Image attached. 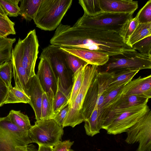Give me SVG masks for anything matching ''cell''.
I'll return each mask as SVG.
<instances>
[{
	"instance_id": "obj_37",
	"label": "cell",
	"mask_w": 151,
	"mask_h": 151,
	"mask_svg": "<svg viewBox=\"0 0 151 151\" xmlns=\"http://www.w3.org/2000/svg\"><path fill=\"white\" fill-rule=\"evenodd\" d=\"M139 23L151 22V0L148 1L139 11L135 17Z\"/></svg>"
},
{
	"instance_id": "obj_47",
	"label": "cell",
	"mask_w": 151,
	"mask_h": 151,
	"mask_svg": "<svg viewBox=\"0 0 151 151\" xmlns=\"http://www.w3.org/2000/svg\"><path fill=\"white\" fill-rule=\"evenodd\" d=\"M30 151H36L34 146L32 145H30Z\"/></svg>"
},
{
	"instance_id": "obj_49",
	"label": "cell",
	"mask_w": 151,
	"mask_h": 151,
	"mask_svg": "<svg viewBox=\"0 0 151 151\" xmlns=\"http://www.w3.org/2000/svg\"></svg>"
},
{
	"instance_id": "obj_5",
	"label": "cell",
	"mask_w": 151,
	"mask_h": 151,
	"mask_svg": "<svg viewBox=\"0 0 151 151\" xmlns=\"http://www.w3.org/2000/svg\"><path fill=\"white\" fill-rule=\"evenodd\" d=\"M99 71L98 66L88 64L84 67L83 79L81 88L73 102L69 107L63 128L74 127L84 121L82 106L88 90Z\"/></svg>"
},
{
	"instance_id": "obj_35",
	"label": "cell",
	"mask_w": 151,
	"mask_h": 151,
	"mask_svg": "<svg viewBox=\"0 0 151 151\" xmlns=\"http://www.w3.org/2000/svg\"><path fill=\"white\" fill-rule=\"evenodd\" d=\"M132 48L143 55L151 58V36L136 42L133 45Z\"/></svg>"
},
{
	"instance_id": "obj_25",
	"label": "cell",
	"mask_w": 151,
	"mask_h": 151,
	"mask_svg": "<svg viewBox=\"0 0 151 151\" xmlns=\"http://www.w3.org/2000/svg\"><path fill=\"white\" fill-rule=\"evenodd\" d=\"M16 41L15 38H0V65L6 62L12 60V46Z\"/></svg>"
},
{
	"instance_id": "obj_9",
	"label": "cell",
	"mask_w": 151,
	"mask_h": 151,
	"mask_svg": "<svg viewBox=\"0 0 151 151\" xmlns=\"http://www.w3.org/2000/svg\"><path fill=\"white\" fill-rule=\"evenodd\" d=\"M42 58L49 62L64 88L67 89L72 86L73 73L67 65L64 50L59 47L49 45L43 49L39 58Z\"/></svg>"
},
{
	"instance_id": "obj_44",
	"label": "cell",
	"mask_w": 151,
	"mask_h": 151,
	"mask_svg": "<svg viewBox=\"0 0 151 151\" xmlns=\"http://www.w3.org/2000/svg\"><path fill=\"white\" fill-rule=\"evenodd\" d=\"M16 151H30L29 145L24 146L16 147Z\"/></svg>"
},
{
	"instance_id": "obj_8",
	"label": "cell",
	"mask_w": 151,
	"mask_h": 151,
	"mask_svg": "<svg viewBox=\"0 0 151 151\" xmlns=\"http://www.w3.org/2000/svg\"><path fill=\"white\" fill-rule=\"evenodd\" d=\"M63 128L53 119L36 121L29 131V136L32 143L38 145L54 147L61 142Z\"/></svg>"
},
{
	"instance_id": "obj_40",
	"label": "cell",
	"mask_w": 151,
	"mask_h": 151,
	"mask_svg": "<svg viewBox=\"0 0 151 151\" xmlns=\"http://www.w3.org/2000/svg\"><path fill=\"white\" fill-rule=\"evenodd\" d=\"M69 109V103L55 114L53 119L59 125L62 126Z\"/></svg>"
},
{
	"instance_id": "obj_14",
	"label": "cell",
	"mask_w": 151,
	"mask_h": 151,
	"mask_svg": "<svg viewBox=\"0 0 151 151\" xmlns=\"http://www.w3.org/2000/svg\"><path fill=\"white\" fill-rule=\"evenodd\" d=\"M43 92L36 74L29 79L27 86V92L30 99L29 104L34 111L36 121L41 120V106Z\"/></svg>"
},
{
	"instance_id": "obj_13",
	"label": "cell",
	"mask_w": 151,
	"mask_h": 151,
	"mask_svg": "<svg viewBox=\"0 0 151 151\" xmlns=\"http://www.w3.org/2000/svg\"><path fill=\"white\" fill-rule=\"evenodd\" d=\"M121 95H136L151 98V75L132 80L125 85Z\"/></svg>"
},
{
	"instance_id": "obj_27",
	"label": "cell",
	"mask_w": 151,
	"mask_h": 151,
	"mask_svg": "<svg viewBox=\"0 0 151 151\" xmlns=\"http://www.w3.org/2000/svg\"><path fill=\"white\" fill-rule=\"evenodd\" d=\"M85 66L81 67L73 74V84L69 101V107L76 98L83 83Z\"/></svg>"
},
{
	"instance_id": "obj_39",
	"label": "cell",
	"mask_w": 151,
	"mask_h": 151,
	"mask_svg": "<svg viewBox=\"0 0 151 151\" xmlns=\"http://www.w3.org/2000/svg\"><path fill=\"white\" fill-rule=\"evenodd\" d=\"M126 84L120 86L110 91L104 93V97L102 110L114 99L121 91L122 88Z\"/></svg>"
},
{
	"instance_id": "obj_18",
	"label": "cell",
	"mask_w": 151,
	"mask_h": 151,
	"mask_svg": "<svg viewBox=\"0 0 151 151\" xmlns=\"http://www.w3.org/2000/svg\"><path fill=\"white\" fill-rule=\"evenodd\" d=\"M98 95V83L96 75L88 90L83 104L82 111L84 121L89 118L94 109Z\"/></svg>"
},
{
	"instance_id": "obj_16",
	"label": "cell",
	"mask_w": 151,
	"mask_h": 151,
	"mask_svg": "<svg viewBox=\"0 0 151 151\" xmlns=\"http://www.w3.org/2000/svg\"><path fill=\"white\" fill-rule=\"evenodd\" d=\"M60 47L63 50L82 59L88 64L98 66L105 64L109 58V55L104 52L86 49Z\"/></svg>"
},
{
	"instance_id": "obj_48",
	"label": "cell",
	"mask_w": 151,
	"mask_h": 151,
	"mask_svg": "<svg viewBox=\"0 0 151 151\" xmlns=\"http://www.w3.org/2000/svg\"><path fill=\"white\" fill-rule=\"evenodd\" d=\"M68 151H74L72 150H71V149H70L68 150Z\"/></svg>"
},
{
	"instance_id": "obj_1",
	"label": "cell",
	"mask_w": 151,
	"mask_h": 151,
	"mask_svg": "<svg viewBox=\"0 0 151 151\" xmlns=\"http://www.w3.org/2000/svg\"><path fill=\"white\" fill-rule=\"evenodd\" d=\"M51 44L63 47L86 49L104 52L109 57L134 51L114 31L71 26L60 24L50 40Z\"/></svg>"
},
{
	"instance_id": "obj_46",
	"label": "cell",
	"mask_w": 151,
	"mask_h": 151,
	"mask_svg": "<svg viewBox=\"0 0 151 151\" xmlns=\"http://www.w3.org/2000/svg\"><path fill=\"white\" fill-rule=\"evenodd\" d=\"M8 35L0 29V37H7Z\"/></svg>"
},
{
	"instance_id": "obj_22",
	"label": "cell",
	"mask_w": 151,
	"mask_h": 151,
	"mask_svg": "<svg viewBox=\"0 0 151 151\" xmlns=\"http://www.w3.org/2000/svg\"><path fill=\"white\" fill-rule=\"evenodd\" d=\"M42 0H20L19 15L27 21L35 19Z\"/></svg>"
},
{
	"instance_id": "obj_24",
	"label": "cell",
	"mask_w": 151,
	"mask_h": 151,
	"mask_svg": "<svg viewBox=\"0 0 151 151\" xmlns=\"http://www.w3.org/2000/svg\"><path fill=\"white\" fill-rule=\"evenodd\" d=\"M150 36H151V22L139 23L126 44L132 48L135 43Z\"/></svg>"
},
{
	"instance_id": "obj_32",
	"label": "cell",
	"mask_w": 151,
	"mask_h": 151,
	"mask_svg": "<svg viewBox=\"0 0 151 151\" xmlns=\"http://www.w3.org/2000/svg\"><path fill=\"white\" fill-rule=\"evenodd\" d=\"M13 75L12 60L6 62L0 65V78L8 89L12 87V79Z\"/></svg>"
},
{
	"instance_id": "obj_21",
	"label": "cell",
	"mask_w": 151,
	"mask_h": 151,
	"mask_svg": "<svg viewBox=\"0 0 151 151\" xmlns=\"http://www.w3.org/2000/svg\"><path fill=\"white\" fill-rule=\"evenodd\" d=\"M101 112L96 106L90 117L84 121V127L87 135L93 137L100 133L102 129Z\"/></svg>"
},
{
	"instance_id": "obj_17",
	"label": "cell",
	"mask_w": 151,
	"mask_h": 151,
	"mask_svg": "<svg viewBox=\"0 0 151 151\" xmlns=\"http://www.w3.org/2000/svg\"><path fill=\"white\" fill-rule=\"evenodd\" d=\"M103 12L133 13L138 8L137 1L132 0H99Z\"/></svg>"
},
{
	"instance_id": "obj_2",
	"label": "cell",
	"mask_w": 151,
	"mask_h": 151,
	"mask_svg": "<svg viewBox=\"0 0 151 151\" xmlns=\"http://www.w3.org/2000/svg\"><path fill=\"white\" fill-rule=\"evenodd\" d=\"M150 110L146 104L110 110L103 121L102 129L109 134L126 132Z\"/></svg>"
},
{
	"instance_id": "obj_45",
	"label": "cell",
	"mask_w": 151,
	"mask_h": 151,
	"mask_svg": "<svg viewBox=\"0 0 151 151\" xmlns=\"http://www.w3.org/2000/svg\"><path fill=\"white\" fill-rule=\"evenodd\" d=\"M7 16L5 12L0 4V17H5Z\"/></svg>"
},
{
	"instance_id": "obj_42",
	"label": "cell",
	"mask_w": 151,
	"mask_h": 151,
	"mask_svg": "<svg viewBox=\"0 0 151 151\" xmlns=\"http://www.w3.org/2000/svg\"><path fill=\"white\" fill-rule=\"evenodd\" d=\"M8 91V88L0 78V107L4 104Z\"/></svg>"
},
{
	"instance_id": "obj_31",
	"label": "cell",
	"mask_w": 151,
	"mask_h": 151,
	"mask_svg": "<svg viewBox=\"0 0 151 151\" xmlns=\"http://www.w3.org/2000/svg\"><path fill=\"white\" fill-rule=\"evenodd\" d=\"M113 74V72L98 71L96 74L98 83V97L104 95V93L109 86Z\"/></svg>"
},
{
	"instance_id": "obj_20",
	"label": "cell",
	"mask_w": 151,
	"mask_h": 151,
	"mask_svg": "<svg viewBox=\"0 0 151 151\" xmlns=\"http://www.w3.org/2000/svg\"><path fill=\"white\" fill-rule=\"evenodd\" d=\"M139 71L124 69L112 72H114L113 77L109 86L104 92L110 91L127 84L132 80Z\"/></svg>"
},
{
	"instance_id": "obj_7",
	"label": "cell",
	"mask_w": 151,
	"mask_h": 151,
	"mask_svg": "<svg viewBox=\"0 0 151 151\" xmlns=\"http://www.w3.org/2000/svg\"><path fill=\"white\" fill-rule=\"evenodd\" d=\"M100 67L101 71L112 72L128 69L139 70L151 68V58L142 55L138 51L124 52L109 57L107 62Z\"/></svg>"
},
{
	"instance_id": "obj_10",
	"label": "cell",
	"mask_w": 151,
	"mask_h": 151,
	"mask_svg": "<svg viewBox=\"0 0 151 151\" xmlns=\"http://www.w3.org/2000/svg\"><path fill=\"white\" fill-rule=\"evenodd\" d=\"M28 132L14 124L7 116L0 117V151H16V147L32 143Z\"/></svg>"
},
{
	"instance_id": "obj_3",
	"label": "cell",
	"mask_w": 151,
	"mask_h": 151,
	"mask_svg": "<svg viewBox=\"0 0 151 151\" xmlns=\"http://www.w3.org/2000/svg\"><path fill=\"white\" fill-rule=\"evenodd\" d=\"M72 1V0H42L33 20L36 27L45 31L55 29Z\"/></svg>"
},
{
	"instance_id": "obj_36",
	"label": "cell",
	"mask_w": 151,
	"mask_h": 151,
	"mask_svg": "<svg viewBox=\"0 0 151 151\" xmlns=\"http://www.w3.org/2000/svg\"><path fill=\"white\" fill-rule=\"evenodd\" d=\"M65 52L67 65L73 73L81 67L84 66L88 64L87 62L80 58L65 51Z\"/></svg>"
},
{
	"instance_id": "obj_15",
	"label": "cell",
	"mask_w": 151,
	"mask_h": 151,
	"mask_svg": "<svg viewBox=\"0 0 151 151\" xmlns=\"http://www.w3.org/2000/svg\"><path fill=\"white\" fill-rule=\"evenodd\" d=\"M120 93L112 101L109 106L102 112V117L104 119L110 110L124 109L136 106L145 105L147 104L149 99L147 97L139 95H121Z\"/></svg>"
},
{
	"instance_id": "obj_29",
	"label": "cell",
	"mask_w": 151,
	"mask_h": 151,
	"mask_svg": "<svg viewBox=\"0 0 151 151\" xmlns=\"http://www.w3.org/2000/svg\"><path fill=\"white\" fill-rule=\"evenodd\" d=\"M30 99L25 93L12 87L9 89L4 104L22 103L29 104Z\"/></svg>"
},
{
	"instance_id": "obj_33",
	"label": "cell",
	"mask_w": 151,
	"mask_h": 151,
	"mask_svg": "<svg viewBox=\"0 0 151 151\" xmlns=\"http://www.w3.org/2000/svg\"><path fill=\"white\" fill-rule=\"evenodd\" d=\"M139 24L136 17L128 20L122 26L119 34L126 44Z\"/></svg>"
},
{
	"instance_id": "obj_19",
	"label": "cell",
	"mask_w": 151,
	"mask_h": 151,
	"mask_svg": "<svg viewBox=\"0 0 151 151\" xmlns=\"http://www.w3.org/2000/svg\"><path fill=\"white\" fill-rule=\"evenodd\" d=\"M12 60L15 83L14 87L27 95V86L29 79L26 71L22 65L18 58L13 53H12Z\"/></svg>"
},
{
	"instance_id": "obj_28",
	"label": "cell",
	"mask_w": 151,
	"mask_h": 151,
	"mask_svg": "<svg viewBox=\"0 0 151 151\" xmlns=\"http://www.w3.org/2000/svg\"><path fill=\"white\" fill-rule=\"evenodd\" d=\"M54 99L49 97L43 92L41 106V120L52 119L54 114L53 104Z\"/></svg>"
},
{
	"instance_id": "obj_11",
	"label": "cell",
	"mask_w": 151,
	"mask_h": 151,
	"mask_svg": "<svg viewBox=\"0 0 151 151\" xmlns=\"http://www.w3.org/2000/svg\"><path fill=\"white\" fill-rule=\"evenodd\" d=\"M126 132L127 136L125 141L127 143H138L136 151H151V110Z\"/></svg>"
},
{
	"instance_id": "obj_26",
	"label": "cell",
	"mask_w": 151,
	"mask_h": 151,
	"mask_svg": "<svg viewBox=\"0 0 151 151\" xmlns=\"http://www.w3.org/2000/svg\"><path fill=\"white\" fill-rule=\"evenodd\" d=\"M7 116L15 125L22 130L29 132L31 127L29 119L20 111L11 110Z\"/></svg>"
},
{
	"instance_id": "obj_34",
	"label": "cell",
	"mask_w": 151,
	"mask_h": 151,
	"mask_svg": "<svg viewBox=\"0 0 151 151\" xmlns=\"http://www.w3.org/2000/svg\"><path fill=\"white\" fill-rule=\"evenodd\" d=\"M19 1L20 0H0V4L7 16L16 17L19 15Z\"/></svg>"
},
{
	"instance_id": "obj_43",
	"label": "cell",
	"mask_w": 151,
	"mask_h": 151,
	"mask_svg": "<svg viewBox=\"0 0 151 151\" xmlns=\"http://www.w3.org/2000/svg\"><path fill=\"white\" fill-rule=\"evenodd\" d=\"M38 151H53V147L42 145H38Z\"/></svg>"
},
{
	"instance_id": "obj_30",
	"label": "cell",
	"mask_w": 151,
	"mask_h": 151,
	"mask_svg": "<svg viewBox=\"0 0 151 151\" xmlns=\"http://www.w3.org/2000/svg\"><path fill=\"white\" fill-rule=\"evenodd\" d=\"M78 1L84 14L89 16H94L103 12L100 8L99 0H80Z\"/></svg>"
},
{
	"instance_id": "obj_4",
	"label": "cell",
	"mask_w": 151,
	"mask_h": 151,
	"mask_svg": "<svg viewBox=\"0 0 151 151\" xmlns=\"http://www.w3.org/2000/svg\"><path fill=\"white\" fill-rule=\"evenodd\" d=\"M133 14L103 12L96 16L90 17L84 13L73 26L114 31L119 33L123 25L133 18Z\"/></svg>"
},
{
	"instance_id": "obj_6",
	"label": "cell",
	"mask_w": 151,
	"mask_h": 151,
	"mask_svg": "<svg viewBox=\"0 0 151 151\" xmlns=\"http://www.w3.org/2000/svg\"><path fill=\"white\" fill-rule=\"evenodd\" d=\"M39 44L35 30L30 31L23 40L19 38L12 53L16 55L25 69L29 79L36 74L35 69Z\"/></svg>"
},
{
	"instance_id": "obj_38",
	"label": "cell",
	"mask_w": 151,
	"mask_h": 151,
	"mask_svg": "<svg viewBox=\"0 0 151 151\" xmlns=\"http://www.w3.org/2000/svg\"><path fill=\"white\" fill-rule=\"evenodd\" d=\"M14 25V23L11 21L7 16L5 17H0V29L8 35L16 34Z\"/></svg>"
},
{
	"instance_id": "obj_12",
	"label": "cell",
	"mask_w": 151,
	"mask_h": 151,
	"mask_svg": "<svg viewBox=\"0 0 151 151\" xmlns=\"http://www.w3.org/2000/svg\"><path fill=\"white\" fill-rule=\"evenodd\" d=\"M40 59L36 75L44 92L54 99L57 90L58 78L48 61L44 58Z\"/></svg>"
},
{
	"instance_id": "obj_23",
	"label": "cell",
	"mask_w": 151,
	"mask_h": 151,
	"mask_svg": "<svg viewBox=\"0 0 151 151\" xmlns=\"http://www.w3.org/2000/svg\"><path fill=\"white\" fill-rule=\"evenodd\" d=\"M72 86L67 89L63 88L58 78V86L53 104L55 115L69 103Z\"/></svg>"
},
{
	"instance_id": "obj_41",
	"label": "cell",
	"mask_w": 151,
	"mask_h": 151,
	"mask_svg": "<svg viewBox=\"0 0 151 151\" xmlns=\"http://www.w3.org/2000/svg\"><path fill=\"white\" fill-rule=\"evenodd\" d=\"M73 143V141L70 140L61 142L54 147L53 151H68Z\"/></svg>"
}]
</instances>
